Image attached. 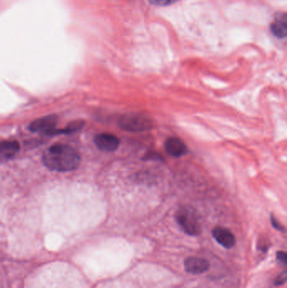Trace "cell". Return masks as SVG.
<instances>
[{"instance_id":"6da1fadb","label":"cell","mask_w":287,"mask_h":288,"mask_svg":"<svg viewBox=\"0 0 287 288\" xmlns=\"http://www.w3.org/2000/svg\"><path fill=\"white\" fill-rule=\"evenodd\" d=\"M42 162L46 167L51 170L67 172L78 168L81 158L79 152L72 147L56 144L45 150Z\"/></svg>"},{"instance_id":"7a4b0ae2","label":"cell","mask_w":287,"mask_h":288,"mask_svg":"<svg viewBox=\"0 0 287 288\" xmlns=\"http://www.w3.org/2000/svg\"><path fill=\"white\" fill-rule=\"evenodd\" d=\"M178 224L185 233L190 236H197L201 234L199 218L196 211L191 206H181L175 215Z\"/></svg>"},{"instance_id":"3957f363","label":"cell","mask_w":287,"mask_h":288,"mask_svg":"<svg viewBox=\"0 0 287 288\" xmlns=\"http://www.w3.org/2000/svg\"><path fill=\"white\" fill-rule=\"evenodd\" d=\"M119 127L127 132H146L152 128V120L146 115L141 113H128L120 117Z\"/></svg>"},{"instance_id":"277c9868","label":"cell","mask_w":287,"mask_h":288,"mask_svg":"<svg viewBox=\"0 0 287 288\" xmlns=\"http://www.w3.org/2000/svg\"><path fill=\"white\" fill-rule=\"evenodd\" d=\"M58 118L56 115H50L44 118H39L36 120H33L29 129L33 133H45L46 134L51 133L54 130L55 127L57 126Z\"/></svg>"},{"instance_id":"5b68a950","label":"cell","mask_w":287,"mask_h":288,"mask_svg":"<svg viewBox=\"0 0 287 288\" xmlns=\"http://www.w3.org/2000/svg\"><path fill=\"white\" fill-rule=\"evenodd\" d=\"M94 141L96 147L104 152H114L120 144L119 138L111 133L98 134L95 136Z\"/></svg>"},{"instance_id":"8992f818","label":"cell","mask_w":287,"mask_h":288,"mask_svg":"<svg viewBox=\"0 0 287 288\" xmlns=\"http://www.w3.org/2000/svg\"><path fill=\"white\" fill-rule=\"evenodd\" d=\"M210 263L208 260L200 257H189L185 260V270L186 271L193 274L200 275L208 271Z\"/></svg>"},{"instance_id":"52a82bcc","label":"cell","mask_w":287,"mask_h":288,"mask_svg":"<svg viewBox=\"0 0 287 288\" xmlns=\"http://www.w3.org/2000/svg\"><path fill=\"white\" fill-rule=\"evenodd\" d=\"M212 236L218 244H221L222 247L226 249L234 247L236 243V238L234 234L229 229L223 227H216L212 230Z\"/></svg>"},{"instance_id":"ba28073f","label":"cell","mask_w":287,"mask_h":288,"mask_svg":"<svg viewBox=\"0 0 287 288\" xmlns=\"http://www.w3.org/2000/svg\"><path fill=\"white\" fill-rule=\"evenodd\" d=\"M165 149L168 153L173 157L180 158L186 153V144L178 137H169L165 142Z\"/></svg>"},{"instance_id":"9c48e42d","label":"cell","mask_w":287,"mask_h":288,"mask_svg":"<svg viewBox=\"0 0 287 288\" xmlns=\"http://www.w3.org/2000/svg\"><path fill=\"white\" fill-rule=\"evenodd\" d=\"M273 35L277 38L284 39L287 35V16L286 13L278 14L270 26Z\"/></svg>"},{"instance_id":"30bf717a","label":"cell","mask_w":287,"mask_h":288,"mask_svg":"<svg viewBox=\"0 0 287 288\" xmlns=\"http://www.w3.org/2000/svg\"><path fill=\"white\" fill-rule=\"evenodd\" d=\"M19 144L16 141H3L0 143V159L7 160L19 152Z\"/></svg>"},{"instance_id":"8fae6325","label":"cell","mask_w":287,"mask_h":288,"mask_svg":"<svg viewBox=\"0 0 287 288\" xmlns=\"http://www.w3.org/2000/svg\"><path fill=\"white\" fill-rule=\"evenodd\" d=\"M84 126V120H73L70 122L64 129L61 130L51 131V133H48V135H57V134H71V133H77L79 130H81Z\"/></svg>"},{"instance_id":"7c38bea8","label":"cell","mask_w":287,"mask_h":288,"mask_svg":"<svg viewBox=\"0 0 287 288\" xmlns=\"http://www.w3.org/2000/svg\"><path fill=\"white\" fill-rule=\"evenodd\" d=\"M149 2L156 6H168L175 3L178 0H149Z\"/></svg>"},{"instance_id":"4fadbf2b","label":"cell","mask_w":287,"mask_h":288,"mask_svg":"<svg viewBox=\"0 0 287 288\" xmlns=\"http://www.w3.org/2000/svg\"><path fill=\"white\" fill-rule=\"evenodd\" d=\"M271 223L272 226L275 228V229H277L279 231L284 232L285 231V228L281 225V222H279L277 221V219H275L274 216H271Z\"/></svg>"},{"instance_id":"5bb4252c","label":"cell","mask_w":287,"mask_h":288,"mask_svg":"<svg viewBox=\"0 0 287 288\" xmlns=\"http://www.w3.org/2000/svg\"><path fill=\"white\" fill-rule=\"evenodd\" d=\"M286 281H287V273L284 271L281 275H278L277 278L275 279V284L276 286L282 285L284 284Z\"/></svg>"},{"instance_id":"9a60e30c","label":"cell","mask_w":287,"mask_h":288,"mask_svg":"<svg viewBox=\"0 0 287 288\" xmlns=\"http://www.w3.org/2000/svg\"><path fill=\"white\" fill-rule=\"evenodd\" d=\"M276 256H277V260H279L280 262L284 264V265L287 264V255L286 252H284V251H279V252H277Z\"/></svg>"}]
</instances>
